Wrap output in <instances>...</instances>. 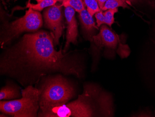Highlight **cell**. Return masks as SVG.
<instances>
[{"label": "cell", "mask_w": 155, "mask_h": 117, "mask_svg": "<svg viewBox=\"0 0 155 117\" xmlns=\"http://www.w3.org/2000/svg\"><path fill=\"white\" fill-rule=\"evenodd\" d=\"M96 1L97 3H98V6L100 7V8L102 10L105 2H107V0H96Z\"/></svg>", "instance_id": "ac0fdd59"}, {"label": "cell", "mask_w": 155, "mask_h": 117, "mask_svg": "<svg viewBox=\"0 0 155 117\" xmlns=\"http://www.w3.org/2000/svg\"><path fill=\"white\" fill-rule=\"evenodd\" d=\"M96 19V22L97 27H100L103 24H104V16L102 10L97 12L94 15Z\"/></svg>", "instance_id": "2e32d148"}, {"label": "cell", "mask_w": 155, "mask_h": 117, "mask_svg": "<svg viewBox=\"0 0 155 117\" xmlns=\"http://www.w3.org/2000/svg\"><path fill=\"white\" fill-rule=\"evenodd\" d=\"M95 45L101 49L104 48L110 56L117 54L121 58L127 57L130 54V49L124 44L122 38L105 25L101 26L100 32L93 36V40Z\"/></svg>", "instance_id": "8992f818"}, {"label": "cell", "mask_w": 155, "mask_h": 117, "mask_svg": "<svg viewBox=\"0 0 155 117\" xmlns=\"http://www.w3.org/2000/svg\"><path fill=\"white\" fill-rule=\"evenodd\" d=\"M57 2V0H42L39 3L35 4H32L30 3V2H28L26 8L40 12L44 9L55 5Z\"/></svg>", "instance_id": "8fae6325"}, {"label": "cell", "mask_w": 155, "mask_h": 117, "mask_svg": "<svg viewBox=\"0 0 155 117\" xmlns=\"http://www.w3.org/2000/svg\"><path fill=\"white\" fill-rule=\"evenodd\" d=\"M118 9H111L103 12L104 16V24L111 27L114 22V15L118 12Z\"/></svg>", "instance_id": "5bb4252c"}, {"label": "cell", "mask_w": 155, "mask_h": 117, "mask_svg": "<svg viewBox=\"0 0 155 117\" xmlns=\"http://www.w3.org/2000/svg\"><path fill=\"white\" fill-rule=\"evenodd\" d=\"M74 9L70 7L65 8V16L67 23L66 43L63 51L66 53L70 43L75 44L77 42L78 34V25L75 18Z\"/></svg>", "instance_id": "ba28073f"}, {"label": "cell", "mask_w": 155, "mask_h": 117, "mask_svg": "<svg viewBox=\"0 0 155 117\" xmlns=\"http://www.w3.org/2000/svg\"><path fill=\"white\" fill-rule=\"evenodd\" d=\"M57 1L59 2H62L64 1V0H57Z\"/></svg>", "instance_id": "ffe728a7"}, {"label": "cell", "mask_w": 155, "mask_h": 117, "mask_svg": "<svg viewBox=\"0 0 155 117\" xmlns=\"http://www.w3.org/2000/svg\"><path fill=\"white\" fill-rule=\"evenodd\" d=\"M36 1L38 3H39V2H40L42 0H36Z\"/></svg>", "instance_id": "d6986e66"}, {"label": "cell", "mask_w": 155, "mask_h": 117, "mask_svg": "<svg viewBox=\"0 0 155 117\" xmlns=\"http://www.w3.org/2000/svg\"><path fill=\"white\" fill-rule=\"evenodd\" d=\"M42 25L43 20L40 12L29 8L23 17L4 23L1 32L2 47L23 32L37 31Z\"/></svg>", "instance_id": "5b68a950"}, {"label": "cell", "mask_w": 155, "mask_h": 117, "mask_svg": "<svg viewBox=\"0 0 155 117\" xmlns=\"http://www.w3.org/2000/svg\"><path fill=\"white\" fill-rule=\"evenodd\" d=\"M39 89V117L53 108L66 104L75 95L73 85L61 74L46 77Z\"/></svg>", "instance_id": "3957f363"}, {"label": "cell", "mask_w": 155, "mask_h": 117, "mask_svg": "<svg viewBox=\"0 0 155 117\" xmlns=\"http://www.w3.org/2000/svg\"><path fill=\"white\" fill-rule=\"evenodd\" d=\"M22 97L18 86L13 84H7L0 91V99H13L19 98Z\"/></svg>", "instance_id": "30bf717a"}, {"label": "cell", "mask_w": 155, "mask_h": 117, "mask_svg": "<svg viewBox=\"0 0 155 117\" xmlns=\"http://www.w3.org/2000/svg\"><path fill=\"white\" fill-rule=\"evenodd\" d=\"M82 70L77 57L61 49L56 50L52 34L42 30L24 35L17 43L7 48L0 59L1 74L25 87L54 73L81 77Z\"/></svg>", "instance_id": "6da1fadb"}, {"label": "cell", "mask_w": 155, "mask_h": 117, "mask_svg": "<svg viewBox=\"0 0 155 117\" xmlns=\"http://www.w3.org/2000/svg\"><path fill=\"white\" fill-rule=\"evenodd\" d=\"M86 4L88 12L91 16H94L96 13L101 11V9L98 6L96 0H83Z\"/></svg>", "instance_id": "9a60e30c"}, {"label": "cell", "mask_w": 155, "mask_h": 117, "mask_svg": "<svg viewBox=\"0 0 155 117\" xmlns=\"http://www.w3.org/2000/svg\"><path fill=\"white\" fill-rule=\"evenodd\" d=\"M61 5L65 8L70 7L79 13L87 8L83 0H64Z\"/></svg>", "instance_id": "7c38bea8"}, {"label": "cell", "mask_w": 155, "mask_h": 117, "mask_svg": "<svg viewBox=\"0 0 155 117\" xmlns=\"http://www.w3.org/2000/svg\"><path fill=\"white\" fill-rule=\"evenodd\" d=\"M29 1H30V0H29Z\"/></svg>", "instance_id": "44dd1931"}, {"label": "cell", "mask_w": 155, "mask_h": 117, "mask_svg": "<svg viewBox=\"0 0 155 117\" xmlns=\"http://www.w3.org/2000/svg\"><path fill=\"white\" fill-rule=\"evenodd\" d=\"M114 109L110 94L94 84H87L76 100L53 108L40 115L44 117H112Z\"/></svg>", "instance_id": "7a4b0ae2"}, {"label": "cell", "mask_w": 155, "mask_h": 117, "mask_svg": "<svg viewBox=\"0 0 155 117\" xmlns=\"http://www.w3.org/2000/svg\"><path fill=\"white\" fill-rule=\"evenodd\" d=\"M128 5L126 0H107L102 10L104 11L107 9L118 8V7L128 8Z\"/></svg>", "instance_id": "4fadbf2b"}, {"label": "cell", "mask_w": 155, "mask_h": 117, "mask_svg": "<svg viewBox=\"0 0 155 117\" xmlns=\"http://www.w3.org/2000/svg\"><path fill=\"white\" fill-rule=\"evenodd\" d=\"M40 89L27 86L21 91L20 99L0 102V111L3 114L14 117H36L40 108Z\"/></svg>", "instance_id": "277c9868"}, {"label": "cell", "mask_w": 155, "mask_h": 117, "mask_svg": "<svg viewBox=\"0 0 155 117\" xmlns=\"http://www.w3.org/2000/svg\"><path fill=\"white\" fill-rule=\"evenodd\" d=\"M126 1L128 4H129V5L138 3V2H146L150 5V6L155 7V0H126Z\"/></svg>", "instance_id": "e0dca14e"}, {"label": "cell", "mask_w": 155, "mask_h": 117, "mask_svg": "<svg viewBox=\"0 0 155 117\" xmlns=\"http://www.w3.org/2000/svg\"><path fill=\"white\" fill-rule=\"evenodd\" d=\"M43 17L45 25L52 31L54 43L57 45L63 31L62 5H54L45 9Z\"/></svg>", "instance_id": "52a82bcc"}, {"label": "cell", "mask_w": 155, "mask_h": 117, "mask_svg": "<svg viewBox=\"0 0 155 117\" xmlns=\"http://www.w3.org/2000/svg\"><path fill=\"white\" fill-rule=\"evenodd\" d=\"M79 17L83 28L88 35H91L96 29H98V27L95 25L93 16L90 14L86 9L79 13Z\"/></svg>", "instance_id": "9c48e42d"}]
</instances>
